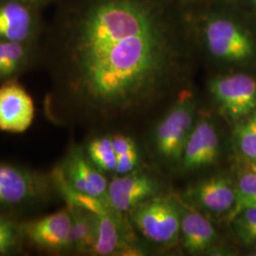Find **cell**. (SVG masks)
<instances>
[{"label":"cell","instance_id":"5b68a950","mask_svg":"<svg viewBox=\"0 0 256 256\" xmlns=\"http://www.w3.org/2000/svg\"><path fill=\"white\" fill-rule=\"evenodd\" d=\"M210 54L226 61L240 62L254 54L252 39L241 28L227 19H212L205 28Z\"/></svg>","mask_w":256,"mask_h":256},{"label":"cell","instance_id":"7a4b0ae2","mask_svg":"<svg viewBox=\"0 0 256 256\" xmlns=\"http://www.w3.org/2000/svg\"><path fill=\"white\" fill-rule=\"evenodd\" d=\"M182 214V206L174 198L154 196L131 210V220L144 238L167 245L180 234Z\"/></svg>","mask_w":256,"mask_h":256},{"label":"cell","instance_id":"3957f363","mask_svg":"<svg viewBox=\"0 0 256 256\" xmlns=\"http://www.w3.org/2000/svg\"><path fill=\"white\" fill-rule=\"evenodd\" d=\"M196 106L191 95H182L156 126L158 153L168 160H182L186 142L194 128Z\"/></svg>","mask_w":256,"mask_h":256},{"label":"cell","instance_id":"e0dca14e","mask_svg":"<svg viewBox=\"0 0 256 256\" xmlns=\"http://www.w3.org/2000/svg\"><path fill=\"white\" fill-rule=\"evenodd\" d=\"M28 43L0 41V80L18 72L26 64Z\"/></svg>","mask_w":256,"mask_h":256},{"label":"cell","instance_id":"2e32d148","mask_svg":"<svg viewBox=\"0 0 256 256\" xmlns=\"http://www.w3.org/2000/svg\"><path fill=\"white\" fill-rule=\"evenodd\" d=\"M68 208L72 220L70 247L78 252H92L96 239L95 214L72 204H68Z\"/></svg>","mask_w":256,"mask_h":256},{"label":"cell","instance_id":"603a6c76","mask_svg":"<svg viewBox=\"0 0 256 256\" xmlns=\"http://www.w3.org/2000/svg\"><path fill=\"white\" fill-rule=\"evenodd\" d=\"M19 230L16 224L4 216H0V254L14 250L18 242Z\"/></svg>","mask_w":256,"mask_h":256},{"label":"cell","instance_id":"4fadbf2b","mask_svg":"<svg viewBox=\"0 0 256 256\" xmlns=\"http://www.w3.org/2000/svg\"><path fill=\"white\" fill-rule=\"evenodd\" d=\"M187 198L204 210L212 214L230 212L236 202V186L223 176L202 180L191 187Z\"/></svg>","mask_w":256,"mask_h":256},{"label":"cell","instance_id":"30bf717a","mask_svg":"<svg viewBox=\"0 0 256 256\" xmlns=\"http://www.w3.org/2000/svg\"><path fill=\"white\" fill-rule=\"evenodd\" d=\"M220 147L216 128L208 118H203L194 126L186 142L182 158L183 168L194 170L214 164Z\"/></svg>","mask_w":256,"mask_h":256},{"label":"cell","instance_id":"9a60e30c","mask_svg":"<svg viewBox=\"0 0 256 256\" xmlns=\"http://www.w3.org/2000/svg\"><path fill=\"white\" fill-rule=\"evenodd\" d=\"M96 218V239L92 252L98 256H110L122 247L120 214L108 210L94 214Z\"/></svg>","mask_w":256,"mask_h":256},{"label":"cell","instance_id":"ba28073f","mask_svg":"<svg viewBox=\"0 0 256 256\" xmlns=\"http://www.w3.org/2000/svg\"><path fill=\"white\" fill-rule=\"evenodd\" d=\"M37 28L32 4L26 0H0V41L28 43Z\"/></svg>","mask_w":256,"mask_h":256},{"label":"cell","instance_id":"484cf974","mask_svg":"<svg viewBox=\"0 0 256 256\" xmlns=\"http://www.w3.org/2000/svg\"><path fill=\"white\" fill-rule=\"evenodd\" d=\"M252 1H254V2H256V0H252Z\"/></svg>","mask_w":256,"mask_h":256},{"label":"cell","instance_id":"8fae6325","mask_svg":"<svg viewBox=\"0 0 256 256\" xmlns=\"http://www.w3.org/2000/svg\"><path fill=\"white\" fill-rule=\"evenodd\" d=\"M42 178L27 170L0 164V205H16L34 200L44 192Z\"/></svg>","mask_w":256,"mask_h":256},{"label":"cell","instance_id":"8992f818","mask_svg":"<svg viewBox=\"0 0 256 256\" xmlns=\"http://www.w3.org/2000/svg\"><path fill=\"white\" fill-rule=\"evenodd\" d=\"M34 118V106L26 90L16 81L0 86V130L22 133Z\"/></svg>","mask_w":256,"mask_h":256},{"label":"cell","instance_id":"6da1fadb","mask_svg":"<svg viewBox=\"0 0 256 256\" xmlns=\"http://www.w3.org/2000/svg\"><path fill=\"white\" fill-rule=\"evenodd\" d=\"M68 86L102 111L149 101L174 63L164 25L140 0H82L56 23Z\"/></svg>","mask_w":256,"mask_h":256},{"label":"cell","instance_id":"52a82bcc","mask_svg":"<svg viewBox=\"0 0 256 256\" xmlns=\"http://www.w3.org/2000/svg\"><path fill=\"white\" fill-rule=\"evenodd\" d=\"M156 191L158 183L149 174H126L110 182L106 200L110 207L120 214L154 196Z\"/></svg>","mask_w":256,"mask_h":256},{"label":"cell","instance_id":"44dd1931","mask_svg":"<svg viewBox=\"0 0 256 256\" xmlns=\"http://www.w3.org/2000/svg\"><path fill=\"white\" fill-rule=\"evenodd\" d=\"M238 240L248 246L256 245V207H246L230 220Z\"/></svg>","mask_w":256,"mask_h":256},{"label":"cell","instance_id":"d6986e66","mask_svg":"<svg viewBox=\"0 0 256 256\" xmlns=\"http://www.w3.org/2000/svg\"><path fill=\"white\" fill-rule=\"evenodd\" d=\"M112 142L117 158L116 172L120 174L130 173L137 166L138 162L137 146L133 138L126 135H115Z\"/></svg>","mask_w":256,"mask_h":256},{"label":"cell","instance_id":"ffe728a7","mask_svg":"<svg viewBox=\"0 0 256 256\" xmlns=\"http://www.w3.org/2000/svg\"><path fill=\"white\" fill-rule=\"evenodd\" d=\"M256 207V173L247 171L240 174L236 186V202L229 212V221L239 210L246 207Z\"/></svg>","mask_w":256,"mask_h":256},{"label":"cell","instance_id":"277c9868","mask_svg":"<svg viewBox=\"0 0 256 256\" xmlns=\"http://www.w3.org/2000/svg\"><path fill=\"white\" fill-rule=\"evenodd\" d=\"M210 92L229 119H244L256 110V81L248 75L216 78L210 82Z\"/></svg>","mask_w":256,"mask_h":256},{"label":"cell","instance_id":"7c38bea8","mask_svg":"<svg viewBox=\"0 0 256 256\" xmlns=\"http://www.w3.org/2000/svg\"><path fill=\"white\" fill-rule=\"evenodd\" d=\"M72 224V214L68 208L28 223L24 232L37 246L60 250L70 247Z\"/></svg>","mask_w":256,"mask_h":256},{"label":"cell","instance_id":"5bb4252c","mask_svg":"<svg viewBox=\"0 0 256 256\" xmlns=\"http://www.w3.org/2000/svg\"><path fill=\"white\" fill-rule=\"evenodd\" d=\"M180 234L183 246L190 254H200L209 250L218 239L216 229L202 214L190 210L182 214Z\"/></svg>","mask_w":256,"mask_h":256},{"label":"cell","instance_id":"7402d4cb","mask_svg":"<svg viewBox=\"0 0 256 256\" xmlns=\"http://www.w3.org/2000/svg\"><path fill=\"white\" fill-rule=\"evenodd\" d=\"M236 140L241 155L248 162L256 160V110L238 126Z\"/></svg>","mask_w":256,"mask_h":256},{"label":"cell","instance_id":"ac0fdd59","mask_svg":"<svg viewBox=\"0 0 256 256\" xmlns=\"http://www.w3.org/2000/svg\"><path fill=\"white\" fill-rule=\"evenodd\" d=\"M90 160L100 171H116L117 158L112 142V138H97L88 146Z\"/></svg>","mask_w":256,"mask_h":256},{"label":"cell","instance_id":"d4e9b609","mask_svg":"<svg viewBox=\"0 0 256 256\" xmlns=\"http://www.w3.org/2000/svg\"><path fill=\"white\" fill-rule=\"evenodd\" d=\"M26 1L28 2V3H30V4H32V5H36V4H38V3L44 2V1H46V0H26Z\"/></svg>","mask_w":256,"mask_h":256},{"label":"cell","instance_id":"cb8c5ba5","mask_svg":"<svg viewBox=\"0 0 256 256\" xmlns=\"http://www.w3.org/2000/svg\"><path fill=\"white\" fill-rule=\"evenodd\" d=\"M248 164H250V170L256 173V160L248 162Z\"/></svg>","mask_w":256,"mask_h":256},{"label":"cell","instance_id":"9c48e42d","mask_svg":"<svg viewBox=\"0 0 256 256\" xmlns=\"http://www.w3.org/2000/svg\"><path fill=\"white\" fill-rule=\"evenodd\" d=\"M66 182L77 192L106 200L108 183L100 170L75 148L61 169Z\"/></svg>","mask_w":256,"mask_h":256}]
</instances>
